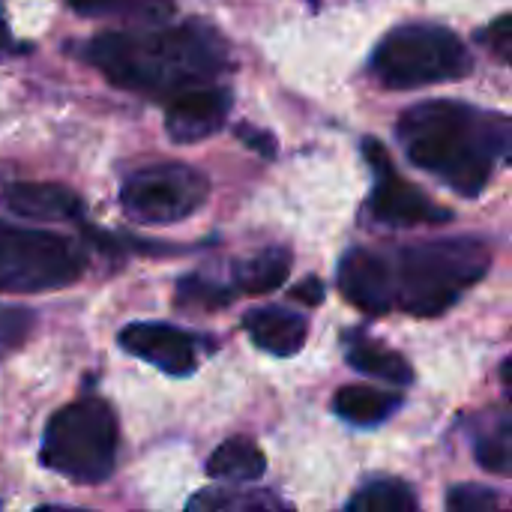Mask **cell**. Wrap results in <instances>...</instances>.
Instances as JSON below:
<instances>
[{"label":"cell","instance_id":"44dd1931","mask_svg":"<svg viewBox=\"0 0 512 512\" xmlns=\"http://www.w3.org/2000/svg\"><path fill=\"white\" fill-rule=\"evenodd\" d=\"M345 512H423L417 495L402 480H372L366 483L351 501Z\"/></svg>","mask_w":512,"mask_h":512},{"label":"cell","instance_id":"603a6c76","mask_svg":"<svg viewBox=\"0 0 512 512\" xmlns=\"http://www.w3.org/2000/svg\"><path fill=\"white\" fill-rule=\"evenodd\" d=\"M447 512H501V501L492 489L468 483L447 492Z\"/></svg>","mask_w":512,"mask_h":512},{"label":"cell","instance_id":"7402d4cb","mask_svg":"<svg viewBox=\"0 0 512 512\" xmlns=\"http://www.w3.org/2000/svg\"><path fill=\"white\" fill-rule=\"evenodd\" d=\"M231 294H234L231 288L219 285L210 276H186L177 285V303L186 309H204V312L222 309L231 303Z\"/></svg>","mask_w":512,"mask_h":512},{"label":"cell","instance_id":"5b68a950","mask_svg":"<svg viewBox=\"0 0 512 512\" xmlns=\"http://www.w3.org/2000/svg\"><path fill=\"white\" fill-rule=\"evenodd\" d=\"M42 465L75 483H102L117 462V417L108 402L84 396L60 408L42 435Z\"/></svg>","mask_w":512,"mask_h":512},{"label":"cell","instance_id":"cb8c5ba5","mask_svg":"<svg viewBox=\"0 0 512 512\" xmlns=\"http://www.w3.org/2000/svg\"><path fill=\"white\" fill-rule=\"evenodd\" d=\"M474 39H477L495 60L512 66V12L510 15L495 18V21H489L486 27H480Z\"/></svg>","mask_w":512,"mask_h":512},{"label":"cell","instance_id":"f1b7e54d","mask_svg":"<svg viewBox=\"0 0 512 512\" xmlns=\"http://www.w3.org/2000/svg\"><path fill=\"white\" fill-rule=\"evenodd\" d=\"M501 381H504V390L510 393L512 399V357L504 363V369H501Z\"/></svg>","mask_w":512,"mask_h":512},{"label":"cell","instance_id":"6da1fadb","mask_svg":"<svg viewBox=\"0 0 512 512\" xmlns=\"http://www.w3.org/2000/svg\"><path fill=\"white\" fill-rule=\"evenodd\" d=\"M81 57L114 87L168 102L186 90L216 84L231 69L228 42L198 18L174 27L99 33L81 45Z\"/></svg>","mask_w":512,"mask_h":512},{"label":"cell","instance_id":"f546056e","mask_svg":"<svg viewBox=\"0 0 512 512\" xmlns=\"http://www.w3.org/2000/svg\"><path fill=\"white\" fill-rule=\"evenodd\" d=\"M33 512H81V510H63V507H39V510Z\"/></svg>","mask_w":512,"mask_h":512},{"label":"cell","instance_id":"52a82bcc","mask_svg":"<svg viewBox=\"0 0 512 512\" xmlns=\"http://www.w3.org/2000/svg\"><path fill=\"white\" fill-rule=\"evenodd\" d=\"M210 180L183 162H165L135 171L120 189V207L141 225H174L204 207Z\"/></svg>","mask_w":512,"mask_h":512},{"label":"cell","instance_id":"4316f807","mask_svg":"<svg viewBox=\"0 0 512 512\" xmlns=\"http://www.w3.org/2000/svg\"><path fill=\"white\" fill-rule=\"evenodd\" d=\"M294 297L297 300H303V303H309V306H318L321 300H324V285H321V279H306L303 285H297L294 288Z\"/></svg>","mask_w":512,"mask_h":512},{"label":"cell","instance_id":"484cf974","mask_svg":"<svg viewBox=\"0 0 512 512\" xmlns=\"http://www.w3.org/2000/svg\"><path fill=\"white\" fill-rule=\"evenodd\" d=\"M237 135L243 138V144H249L252 150H258L261 156H276V138L267 132H258L255 126H237Z\"/></svg>","mask_w":512,"mask_h":512},{"label":"cell","instance_id":"2e32d148","mask_svg":"<svg viewBox=\"0 0 512 512\" xmlns=\"http://www.w3.org/2000/svg\"><path fill=\"white\" fill-rule=\"evenodd\" d=\"M267 471V459L249 438H228L207 459V474L222 483H255Z\"/></svg>","mask_w":512,"mask_h":512},{"label":"cell","instance_id":"30bf717a","mask_svg":"<svg viewBox=\"0 0 512 512\" xmlns=\"http://www.w3.org/2000/svg\"><path fill=\"white\" fill-rule=\"evenodd\" d=\"M339 288L345 300L363 315H387L396 309L390 255L372 249H351L339 264Z\"/></svg>","mask_w":512,"mask_h":512},{"label":"cell","instance_id":"d6986e66","mask_svg":"<svg viewBox=\"0 0 512 512\" xmlns=\"http://www.w3.org/2000/svg\"><path fill=\"white\" fill-rule=\"evenodd\" d=\"M183 512H291L285 501L270 492L249 489H204L198 492Z\"/></svg>","mask_w":512,"mask_h":512},{"label":"cell","instance_id":"7a4b0ae2","mask_svg":"<svg viewBox=\"0 0 512 512\" xmlns=\"http://www.w3.org/2000/svg\"><path fill=\"white\" fill-rule=\"evenodd\" d=\"M405 156L465 198H477L498 162L512 165V114L429 99L396 123Z\"/></svg>","mask_w":512,"mask_h":512},{"label":"cell","instance_id":"e0dca14e","mask_svg":"<svg viewBox=\"0 0 512 512\" xmlns=\"http://www.w3.org/2000/svg\"><path fill=\"white\" fill-rule=\"evenodd\" d=\"M291 273V252L282 246H270L240 264H234V288L246 294H270Z\"/></svg>","mask_w":512,"mask_h":512},{"label":"cell","instance_id":"5bb4252c","mask_svg":"<svg viewBox=\"0 0 512 512\" xmlns=\"http://www.w3.org/2000/svg\"><path fill=\"white\" fill-rule=\"evenodd\" d=\"M345 345H348L345 348V360L351 363V369H357L363 375H372V378H381V381H387L393 387L414 384L411 363L402 354L384 348L381 342H375V339H369L363 333H348Z\"/></svg>","mask_w":512,"mask_h":512},{"label":"cell","instance_id":"ba28073f","mask_svg":"<svg viewBox=\"0 0 512 512\" xmlns=\"http://www.w3.org/2000/svg\"><path fill=\"white\" fill-rule=\"evenodd\" d=\"M366 162L372 168V195H369V213L375 222L390 228H417V225H444L453 219L447 207L432 201L420 186L405 180L396 165L390 162V153L378 138L363 141Z\"/></svg>","mask_w":512,"mask_h":512},{"label":"cell","instance_id":"4dcf8cb0","mask_svg":"<svg viewBox=\"0 0 512 512\" xmlns=\"http://www.w3.org/2000/svg\"><path fill=\"white\" fill-rule=\"evenodd\" d=\"M0 512H3V510H0Z\"/></svg>","mask_w":512,"mask_h":512},{"label":"cell","instance_id":"ffe728a7","mask_svg":"<svg viewBox=\"0 0 512 512\" xmlns=\"http://www.w3.org/2000/svg\"><path fill=\"white\" fill-rule=\"evenodd\" d=\"M474 453L486 471L512 474V414H495L474 432Z\"/></svg>","mask_w":512,"mask_h":512},{"label":"cell","instance_id":"7c38bea8","mask_svg":"<svg viewBox=\"0 0 512 512\" xmlns=\"http://www.w3.org/2000/svg\"><path fill=\"white\" fill-rule=\"evenodd\" d=\"M0 201L6 210L39 222H69L84 213V201L60 183H12Z\"/></svg>","mask_w":512,"mask_h":512},{"label":"cell","instance_id":"3957f363","mask_svg":"<svg viewBox=\"0 0 512 512\" xmlns=\"http://www.w3.org/2000/svg\"><path fill=\"white\" fill-rule=\"evenodd\" d=\"M492 264V252L477 237H444L390 255L396 309L414 318H438L471 291Z\"/></svg>","mask_w":512,"mask_h":512},{"label":"cell","instance_id":"ac0fdd59","mask_svg":"<svg viewBox=\"0 0 512 512\" xmlns=\"http://www.w3.org/2000/svg\"><path fill=\"white\" fill-rule=\"evenodd\" d=\"M78 15L90 18H123V21H138L159 27L165 24L177 6L174 0H66Z\"/></svg>","mask_w":512,"mask_h":512},{"label":"cell","instance_id":"d4e9b609","mask_svg":"<svg viewBox=\"0 0 512 512\" xmlns=\"http://www.w3.org/2000/svg\"><path fill=\"white\" fill-rule=\"evenodd\" d=\"M30 330H33V312L0 306V357L21 348Z\"/></svg>","mask_w":512,"mask_h":512},{"label":"cell","instance_id":"8fae6325","mask_svg":"<svg viewBox=\"0 0 512 512\" xmlns=\"http://www.w3.org/2000/svg\"><path fill=\"white\" fill-rule=\"evenodd\" d=\"M231 90L210 84V87H195L168 102L165 114V132L177 144H198L210 135H216L228 114H231Z\"/></svg>","mask_w":512,"mask_h":512},{"label":"cell","instance_id":"4fadbf2b","mask_svg":"<svg viewBox=\"0 0 512 512\" xmlns=\"http://www.w3.org/2000/svg\"><path fill=\"white\" fill-rule=\"evenodd\" d=\"M243 330L261 351H267L273 357H294L309 336L306 318L291 309H282V306L252 309L243 318Z\"/></svg>","mask_w":512,"mask_h":512},{"label":"cell","instance_id":"277c9868","mask_svg":"<svg viewBox=\"0 0 512 512\" xmlns=\"http://www.w3.org/2000/svg\"><path fill=\"white\" fill-rule=\"evenodd\" d=\"M471 69L474 57L468 45L450 27L426 21H411L390 30L369 60L375 81L390 90H417L459 81L471 75Z\"/></svg>","mask_w":512,"mask_h":512},{"label":"cell","instance_id":"83f0119b","mask_svg":"<svg viewBox=\"0 0 512 512\" xmlns=\"http://www.w3.org/2000/svg\"><path fill=\"white\" fill-rule=\"evenodd\" d=\"M12 48H15V39H12L6 12H3V6H0V51H12Z\"/></svg>","mask_w":512,"mask_h":512},{"label":"cell","instance_id":"9a60e30c","mask_svg":"<svg viewBox=\"0 0 512 512\" xmlns=\"http://www.w3.org/2000/svg\"><path fill=\"white\" fill-rule=\"evenodd\" d=\"M402 405V396L393 390H378V387H366V384H351L342 387L333 396V411L354 423V426H378L384 420H390Z\"/></svg>","mask_w":512,"mask_h":512},{"label":"cell","instance_id":"9c48e42d","mask_svg":"<svg viewBox=\"0 0 512 512\" xmlns=\"http://www.w3.org/2000/svg\"><path fill=\"white\" fill-rule=\"evenodd\" d=\"M120 348L129 351L132 357H141L144 363L162 369L165 375H192L198 369L201 357V339L174 327V324H159V321H135L120 330L117 336Z\"/></svg>","mask_w":512,"mask_h":512},{"label":"cell","instance_id":"8992f818","mask_svg":"<svg viewBox=\"0 0 512 512\" xmlns=\"http://www.w3.org/2000/svg\"><path fill=\"white\" fill-rule=\"evenodd\" d=\"M84 255L60 234L0 222V294H36L72 285Z\"/></svg>","mask_w":512,"mask_h":512}]
</instances>
